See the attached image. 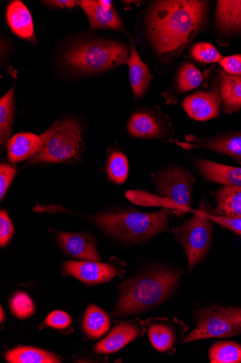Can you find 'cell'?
<instances>
[{
    "mask_svg": "<svg viewBox=\"0 0 241 363\" xmlns=\"http://www.w3.org/2000/svg\"><path fill=\"white\" fill-rule=\"evenodd\" d=\"M209 4L201 0L154 2L146 17L149 41L165 61L179 57L205 25Z\"/></svg>",
    "mask_w": 241,
    "mask_h": 363,
    "instance_id": "obj_1",
    "label": "cell"
},
{
    "mask_svg": "<svg viewBox=\"0 0 241 363\" xmlns=\"http://www.w3.org/2000/svg\"><path fill=\"white\" fill-rule=\"evenodd\" d=\"M182 272L155 267L120 286V295L112 315L123 317L150 311L167 300L180 284Z\"/></svg>",
    "mask_w": 241,
    "mask_h": 363,
    "instance_id": "obj_2",
    "label": "cell"
},
{
    "mask_svg": "<svg viewBox=\"0 0 241 363\" xmlns=\"http://www.w3.org/2000/svg\"><path fill=\"white\" fill-rule=\"evenodd\" d=\"M175 210L163 207L157 213L136 211L103 213L94 222L110 236L129 243L143 244L156 235L168 232L169 221Z\"/></svg>",
    "mask_w": 241,
    "mask_h": 363,
    "instance_id": "obj_3",
    "label": "cell"
},
{
    "mask_svg": "<svg viewBox=\"0 0 241 363\" xmlns=\"http://www.w3.org/2000/svg\"><path fill=\"white\" fill-rule=\"evenodd\" d=\"M130 48L111 40L79 42L69 47L63 54V62L73 72L93 74L113 69L126 64Z\"/></svg>",
    "mask_w": 241,
    "mask_h": 363,
    "instance_id": "obj_4",
    "label": "cell"
},
{
    "mask_svg": "<svg viewBox=\"0 0 241 363\" xmlns=\"http://www.w3.org/2000/svg\"><path fill=\"white\" fill-rule=\"evenodd\" d=\"M83 129L72 118L60 119L40 135L43 147L30 159L27 167L38 164L70 162L78 160L83 152Z\"/></svg>",
    "mask_w": 241,
    "mask_h": 363,
    "instance_id": "obj_5",
    "label": "cell"
},
{
    "mask_svg": "<svg viewBox=\"0 0 241 363\" xmlns=\"http://www.w3.org/2000/svg\"><path fill=\"white\" fill-rule=\"evenodd\" d=\"M211 214L208 205L203 202L192 218L171 230L186 254L189 272L203 262L211 251L215 223Z\"/></svg>",
    "mask_w": 241,
    "mask_h": 363,
    "instance_id": "obj_6",
    "label": "cell"
},
{
    "mask_svg": "<svg viewBox=\"0 0 241 363\" xmlns=\"http://www.w3.org/2000/svg\"><path fill=\"white\" fill-rule=\"evenodd\" d=\"M194 318L196 327L182 343L241 335L240 307L210 306L196 311Z\"/></svg>",
    "mask_w": 241,
    "mask_h": 363,
    "instance_id": "obj_7",
    "label": "cell"
},
{
    "mask_svg": "<svg viewBox=\"0 0 241 363\" xmlns=\"http://www.w3.org/2000/svg\"><path fill=\"white\" fill-rule=\"evenodd\" d=\"M195 182L190 171L182 166H170L155 178L158 193L165 207L175 210L180 217L190 211Z\"/></svg>",
    "mask_w": 241,
    "mask_h": 363,
    "instance_id": "obj_8",
    "label": "cell"
},
{
    "mask_svg": "<svg viewBox=\"0 0 241 363\" xmlns=\"http://www.w3.org/2000/svg\"><path fill=\"white\" fill-rule=\"evenodd\" d=\"M176 143L184 150H208L241 162V131L206 138L186 135L184 142L176 140Z\"/></svg>",
    "mask_w": 241,
    "mask_h": 363,
    "instance_id": "obj_9",
    "label": "cell"
},
{
    "mask_svg": "<svg viewBox=\"0 0 241 363\" xmlns=\"http://www.w3.org/2000/svg\"><path fill=\"white\" fill-rule=\"evenodd\" d=\"M64 271L87 285L110 281L116 277H122L123 269L109 262L98 261L68 260L63 264Z\"/></svg>",
    "mask_w": 241,
    "mask_h": 363,
    "instance_id": "obj_10",
    "label": "cell"
},
{
    "mask_svg": "<svg viewBox=\"0 0 241 363\" xmlns=\"http://www.w3.org/2000/svg\"><path fill=\"white\" fill-rule=\"evenodd\" d=\"M129 134L139 139H163L169 132L166 121L151 111L134 113L128 122Z\"/></svg>",
    "mask_w": 241,
    "mask_h": 363,
    "instance_id": "obj_11",
    "label": "cell"
},
{
    "mask_svg": "<svg viewBox=\"0 0 241 363\" xmlns=\"http://www.w3.org/2000/svg\"><path fill=\"white\" fill-rule=\"evenodd\" d=\"M80 6L89 20L90 28L124 30L123 22L112 1L83 0Z\"/></svg>",
    "mask_w": 241,
    "mask_h": 363,
    "instance_id": "obj_12",
    "label": "cell"
},
{
    "mask_svg": "<svg viewBox=\"0 0 241 363\" xmlns=\"http://www.w3.org/2000/svg\"><path fill=\"white\" fill-rule=\"evenodd\" d=\"M189 327L181 320H160L152 323L148 329L150 341L153 347L160 352L174 350L179 339H182Z\"/></svg>",
    "mask_w": 241,
    "mask_h": 363,
    "instance_id": "obj_13",
    "label": "cell"
},
{
    "mask_svg": "<svg viewBox=\"0 0 241 363\" xmlns=\"http://www.w3.org/2000/svg\"><path fill=\"white\" fill-rule=\"evenodd\" d=\"M212 92L225 113L233 114L241 109V78L220 71Z\"/></svg>",
    "mask_w": 241,
    "mask_h": 363,
    "instance_id": "obj_14",
    "label": "cell"
},
{
    "mask_svg": "<svg viewBox=\"0 0 241 363\" xmlns=\"http://www.w3.org/2000/svg\"><path fill=\"white\" fill-rule=\"evenodd\" d=\"M182 106L192 119L206 121L220 116L221 105L212 91H199L187 96Z\"/></svg>",
    "mask_w": 241,
    "mask_h": 363,
    "instance_id": "obj_15",
    "label": "cell"
},
{
    "mask_svg": "<svg viewBox=\"0 0 241 363\" xmlns=\"http://www.w3.org/2000/svg\"><path fill=\"white\" fill-rule=\"evenodd\" d=\"M215 24L219 35L225 38L241 34V0H219Z\"/></svg>",
    "mask_w": 241,
    "mask_h": 363,
    "instance_id": "obj_16",
    "label": "cell"
},
{
    "mask_svg": "<svg viewBox=\"0 0 241 363\" xmlns=\"http://www.w3.org/2000/svg\"><path fill=\"white\" fill-rule=\"evenodd\" d=\"M143 333L139 323L129 321L115 326L110 334L95 347V351L100 354H112L139 338Z\"/></svg>",
    "mask_w": 241,
    "mask_h": 363,
    "instance_id": "obj_17",
    "label": "cell"
},
{
    "mask_svg": "<svg viewBox=\"0 0 241 363\" xmlns=\"http://www.w3.org/2000/svg\"><path fill=\"white\" fill-rule=\"evenodd\" d=\"M196 167L206 181L223 186H241V168L204 159H199Z\"/></svg>",
    "mask_w": 241,
    "mask_h": 363,
    "instance_id": "obj_18",
    "label": "cell"
},
{
    "mask_svg": "<svg viewBox=\"0 0 241 363\" xmlns=\"http://www.w3.org/2000/svg\"><path fill=\"white\" fill-rule=\"evenodd\" d=\"M6 19L14 34L32 43H37L33 18L28 8L19 0L10 2L6 10Z\"/></svg>",
    "mask_w": 241,
    "mask_h": 363,
    "instance_id": "obj_19",
    "label": "cell"
},
{
    "mask_svg": "<svg viewBox=\"0 0 241 363\" xmlns=\"http://www.w3.org/2000/svg\"><path fill=\"white\" fill-rule=\"evenodd\" d=\"M57 240L62 250L71 257L85 261L100 260L95 244L88 236L60 233Z\"/></svg>",
    "mask_w": 241,
    "mask_h": 363,
    "instance_id": "obj_20",
    "label": "cell"
},
{
    "mask_svg": "<svg viewBox=\"0 0 241 363\" xmlns=\"http://www.w3.org/2000/svg\"><path fill=\"white\" fill-rule=\"evenodd\" d=\"M130 55L126 64L129 69V81L132 91L136 97L143 96L148 91L153 76L148 65L141 58L131 38Z\"/></svg>",
    "mask_w": 241,
    "mask_h": 363,
    "instance_id": "obj_21",
    "label": "cell"
},
{
    "mask_svg": "<svg viewBox=\"0 0 241 363\" xmlns=\"http://www.w3.org/2000/svg\"><path fill=\"white\" fill-rule=\"evenodd\" d=\"M7 147L8 159L15 163L38 155L43 147V141L40 136L20 133L10 139Z\"/></svg>",
    "mask_w": 241,
    "mask_h": 363,
    "instance_id": "obj_22",
    "label": "cell"
},
{
    "mask_svg": "<svg viewBox=\"0 0 241 363\" xmlns=\"http://www.w3.org/2000/svg\"><path fill=\"white\" fill-rule=\"evenodd\" d=\"M211 194L216 202V216L241 218V186H223Z\"/></svg>",
    "mask_w": 241,
    "mask_h": 363,
    "instance_id": "obj_23",
    "label": "cell"
},
{
    "mask_svg": "<svg viewBox=\"0 0 241 363\" xmlns=\"http://www.w3.org/2000/svg\"><path fill=\"white\" fill-rule=\"evenodd\" d=\"M111 326L108 315L100 308L90 305L88 307L83 320V328L87 336L98 340L105 335Z\"/></svg>",
    "mask_w": 241,
    "mask_h": 363,
    "instance_id": "obj_24",
    "label": "cell"
},
{
    "mask_svg": "<svg viewBox=\"0 0 241 363\" xmlns=\"http://www.w3.org/2000/svg\"><path fill=\"white\" fill-rule=\"evenodd\" d=\"M6 359L11 363L61 362V359L53 353L42 349L22 346L7 352Z\"/></svg>",
    "mask_w": 241,
    "mask_h": 363,
    "instance_id": "obj_25",
    "label": "cell"
},
{
    "mask_svg": "<svg viewBox=\"0 0 241 363\" xmlns=\"http://www.w3.org/2000/svg\"><path fill=\"white\" fill-rule=\"evenodd\" d=\"M14 89L13 86L0 100V144L2 149L7 145L11 134L15 113Z\"/></svg>",
    "mask_w": 241,
    "mask_h": 363,
    "instance_id": "obj_26",
    "label": "cell"
},
{
    "mask_svg": "<svg viewBox=\"0 0 241 363\" xmlns=\"http://www.w3.org/2000/svg\"><path fill=\"white\" fill-rule=\"evenodd\" d=\"M213 363H241V344L234 341H221L213 344L209 350Z\"/></svg>",
    "mask_w": 241,
    "mask_h": 363,
    "instance_id": "obj_27",
    "label": "cell"
},
{
    "mask_svg": "<svg viewBox=\"0 0 241 363\" xmlns=\"http://www.w3.org/2000/svg\"><path fill=\"white\" fill-rule=\"evenodd\" d=\"M204 79L201 72L190 62L181 65L177 73L176 86L179 91L184 93L201 85Z\"/></svg>",
    "mask_w": 241,
    "mask_h": 363,
    "instance_id": "obj_28",
    "label": "cell"
},
{
    "mask_svg": "<svg viewBox=\"0 0 241 363\" xmlns=\"http://www.w3.org/2000/svg\"><path fill=\"white\" fill-rule=\"evenodd\" d=\"M107 172L110 179L115 184H124L129 174L127 156L119 151H113L108 156Z\"/></svg>",
    "mask_w": 241,
    "mask_h": 363,
    "instance_id": "obj_29",
    "label": "cell"
},
{
    "mask_svg": "<svg viewBox=\"0 0 241 363\" xmlns=\"http://www.w3.org/2000/svg\"><path fill=\"white\" fill-rule=\"evenodd\" d=\"M190 56L200 63H219L223 57L217 48L208 43L194 45L190 50Z\"/></svg>",
    "mask_w": 241,
    "mask_h": 363,
    "instance_id": "obj_30",
    "label": "cell"
},
{
    "mask_svg": "<svg viewBox=\"0 0 241 363\" xmlns=\"http://www.w3.org/2000/svg\"><path fill=\"white\" fill-rule=\"evenodd\" d=\"M10 308L13 315L20 319L28 318L35 313V306L24 291H18L13 295Z\"/></svg>",
    "mask_w": 241,
    "mask_h": 363,
    "instance_id": "obj_31",
    "label": "cell"
},
{
    "mask_svg": "<svg viewBox=\"0 0 241 363\" xmlns=\"http://www.w3.org/2000/svg\"><path fill=\"white\" fill-rule=\"evenodd\" d=\"M16 172V167L13 164L4 162L0 164V199L1 201L4 200Z\"/></svg>",
    "mask_w": 241,
    "mask_h": 363,
    "instance_id": "obj_32",
    "label": "cell"
},
{
    "mask_svg": "<svg viewBox=\"0 0 241 363\" xmlns=\"http://www.w3.org/2000/svg\"><path fill=\"white\" fill-rule=\"evenodd\" d=\"M15 233V228L8 213L2 210L0 212V245L6 246Z\"/></svg>",
    "mask_w": 241,
    "mask_h": 363,
    "instance_id": "obj_33",
    "label": "cell"
},
{
    "mask_svg": "<svg viewBox=\"0 0 241 363\" xmlns=\"http://www.w3.org/2000/svg\"><path fill=\"white\" fill-rule=\"evenodd\" d=\"M219 64L227 74L241 78V54L224 57Z\"/></svg>",
    "mask_w": 241,
    "mask_h": 363,
    "instance_id": "obj_34",
    "label": "cell"
},
{
    "mask_svg": "<svg viewBox=\"0 0 241 363\" xmlns=\"http://www.w3.org/2000/svg\"><path fill=\"white\" fill-rule=\"evenodd\" d=\"M72 318L65 312L55 311L51 313L45 320V324L57 329H64L72 323Z\"/></svg>",
    "mask_w": 241,
    "mask_h": 363,
    "instance_id": "obj_35",
    "label": "cell"
},
{
    "mask_svg": "<svg viewBox=\"0 0 241 363\" xmlns=\"http://www.w3.org/2000/svg\"><path fill=\"white\" fill-rule=\"evenodd\" d=\"M212 220L221 226L241 236V218H225L211 214Z\"/></svg>",
    "mask_w": 241,
    "mask_h": 363,
    "instance_id": "obj_36",
    "label": "cell"
},
{
    "mask_svg": "<svg viewBox=\"0 0 241 363\" xmlns=\"http://www.w3.org/2000/svg\"><path fill=\"white\" fill-rule=\"evenodd\" d=\"M42 3L51 9L71 10L80 6L81 1H77V0H49L47 1V0Z\"/></svg>",
    "mask_w": 241,
    "mask_h": 363,
    "instance_id": "obj_37",
    "label": "cell"
},
{
    "mask_svg": "<svg viewBox=\"0 0 241 363\" xmlns=\"http://www.w3.org/2000/svg\"><path fill=\"white\" fill-rule=\"evenodd\" d=\"M4 318H6V314H4V309L1 307V323L4 321Z\"/></svg>",
    "mask_w": 241,
    "mask_h": 363,
    "instance_id": "obj_38",
    "label": "cell"
}]
</instances>
